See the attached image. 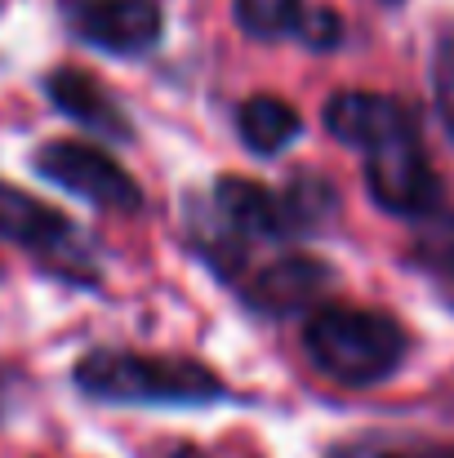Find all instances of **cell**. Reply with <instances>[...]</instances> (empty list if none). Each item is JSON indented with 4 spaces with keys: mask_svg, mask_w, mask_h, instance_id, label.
<instances>
[{
    "mask_svg": "<svg viewBox=\"0 0 454 458\" xmlns=\"http://www.w3.org/2000/svg\"><path fill=\"white\" fill-rule=\"evenodd\" d=\"M325 130L361 152L365 187L379 209L397 218H428L441 209V182L428 165L415 112L392 94L343 89L325 103Z\"/></svg>",
    "mask_w": 454,
    "mask_h": 458,
    "instance_id": "1",
    "label": "cell"
},
{
    "mask_svg": "<svg viewBox=\"0 0 454 458\" xmlns=\"http://www.w3.org/2000/svg\"><path fill=\"white\" fill-rule=\"evenodd\" d=\"M72 383L103 405H218L223 378L192 356H148L121 347H94L72 365Z\"/></svg>",
    "mask_w": 454,
    "mask_h": 458,
    "instance_id": "2",
    "label": "cell"
},
{
    "mask_svg": "<svg viewBox=\"0 0 454 458\" xmlns=\"http://www.w3.org/2000/svg\"><path fill=\"white\" fill-rule=\"evenodd\" d=\"M303 347L325 378L343 387H374L406 365L410 338L397 316L374 307H312Z\"/></svg>",
    "mask_w": 454,
    "mask_h": 458,
    "instance_id": "3",
    "label": "cell"
},
{
    "mask_svg": "<svg viewBox=\"0 0 454 458\" xmlns=\"http://www.w3.org/2000/svg\"><path fill=\"white\" fill-rule=\"evenodd\" d=\"M31 169L45 182L90 200L94 209H107V214H139L143 209V187L94 143H81V139L40 143L31 156Z\"/></svg>",
    "mask_w": 454,
    "mask_h": 458,
    "instance_id": "4",
    "label": "cell"
},
{
    "mask_svg": "<svg viewBox=\"0 0 454 458\" xmlns=\"http://www.w3.org/2000/svg\"><path fill=\"white\" fill-rule=\"evenodd\" d=\"M67 31L112 58H143L165 36L160 0H58Z\"/></svg>",
    "mask_w": 454,
    "mask_h": 458,
    "instance_id": "5",
    "label": "cell"
},
{
    "mask_svg": "<svg viewBox=\"0 0 454 458\" xmlns=\"http://www.w3.org/2000/svg\"><path fill=\"white\" fill-rule=\"evenodd\" d=\"M0 241L63 267L67 276L90 272V250H85V236L76 232V223L9 182H0Z\"/></svg>",
    "mask_w": 454,
    "mask_h": 458,
    "instance_id": "6",
    "label": "cell"
},
{
    "mask_svg": "<svg viewBox=\"0 0 454 458\" xmlns=\"http://www.w3.org/2000/svg\"><path fill=\"white\" fill-rule=\"evenodd\" d=\"M330 290H334V267L325 259L281 254V259L263 263L254 276H245L241 299L263 316H295V311H312Z\"/></svg>",
    "mask_w": 454,
    "mask_h": 458,
    "instance_id": "7",
    "label": "cell"
},
{
    "mask_svg": "<svg viewBox=\"0 0 454 458\" xmlns=\"http://www.w3.org/2000/svg\"><path fill=\"white\" fill-rule=\"evenodd\" d=\"M45 98L54 103V112H63L72 125L90 130V134H103L112 143H130L134 139V125L125 116V107L81 67H58L45 76Z\"/></svg>",
    "mask_w": 454,
    "mask_h": 458,
    "instance_id": "8",
    "label": "cell"
},
{
    "mask_svg": "<svg viewBox=\"0 0 454 458\" xmlns=\"http://www.w3.org/2000/svg\"><path fill=\"white\" fill-rule=\"evenodd\" d=\"M236 130H241V143L254 156H281L303 134V116L277 94H254L241 103Z\"/></svg>",
    "mask_w": 454,
    "mask_h": 458,
    "instance_id": "9",
    "label": "cell"
},
{
    "mask_svg": "<svg viewBox=\"0 0 454 458\" xmlns=\"http://www.w3.org/2000/svg\"><path fill=\"white\" fill-rule=\"evenodd\" d=\"M232 18L254 40H281L299 31L303 0H232Z\"/></svg>",
    "mask_w": 454,
    "mask_h": 458,
    "instance_id": "10",
    "label": "cell"
},
{
    "mask_svg": "<svg viewBox=\"0 0 454 458\" xmlns=\"http://www.w3.org/2000/svg\"><path fill=\"white\" fill-rule=\"evenodd\" d=\"M325 458H454V445L419 437H352L330 445Z\"/></svg>",
    "mask_w": 454,
    "mask_h": 458,
    "instance_id": "11",
    "label": "cell"
},
{
    "mask_svg": "<svg viewBox=\"0 0 454 458\" xmlns=\"http://www.w3.org/2000/svg\"><path fill=\"white\" fill-rule=\"evenodd\" d=\"M415 263H424L433 276L454 281V214H428L424 232L415 241Z\"/></svg>",
    "mask_w": 454,
    "mask_h": 458,
    "instance_id": "12",
    "label": "cell"
},
{
    "mask_svg": "<svg viewBox=\"0 0 454 458\" xmlns=\"http://www.w3.org/2000/svg\"><path fill=\"white\" fill-rule=\"evenodd\" d=\"M433 98H437V116L454 143V31H446L433 49Z\"/></svg>",
    "mask_w": 454,
    "mask_h": 458,
    "instance_id": "13",
    "label": "cell"
},
{
    "mask_svg": "<svg viewBox=\"0 0 454 458\" xmlns=\"http://www.w3.org/2000/svg\"><path fill=\"white\" fill-rule=\"evenodd\" d=\"M295 36H299L307 49H334L343 40V22H338L334 9H303Z\"/></svg>",
    "mask_w": 454,
    "mask_h": 458,
    "instance_id": "14",
    "label": "cell"
},
{
    "mask_svg": "<svg viewBox=\"0 0 454 458\" xmlns=\"http://www.w3.org/2000/svg\"><path fill=\"white\" fill-rule=\"evenodd\" d=\"M9 392H13V383H9V374L0 369V423H4V414H9Z\"/></svg>",
    "mask_w": 454,
    "mask_h": 458,
    "instance_id": "15",
    "label": "cell"
},
{
    "mask_svg": "<svg viewBox=\"0 0 454 458\" xmlns=\"http://www.w3.org/2000/svg\"><path fill=\"white\" fill-rule=\"evenodd\" d=\"M383 4H401V0H383Z\"/></svg>",
    "mask_w": 454,
    "mask_h": 458,
    "instance_id": "16",
    "label": "cell"
}]
</instances>
